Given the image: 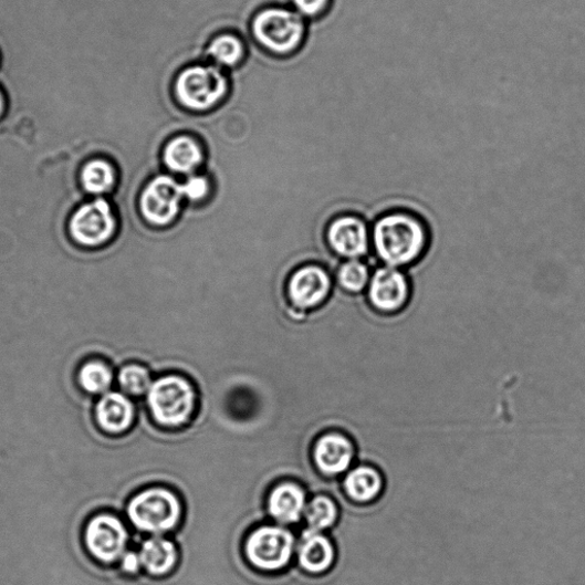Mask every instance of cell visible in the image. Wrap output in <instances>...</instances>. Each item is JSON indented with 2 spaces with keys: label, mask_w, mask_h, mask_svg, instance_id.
Here are the masks:
<instances>
[{
  "label": "cell",
  "mask_w": 585,
  "mask_h": 585,
  "mask_svg": "<svg viewBox=\"0 0 585 585\" xmlns=\"http://www.w3.org/2000/svg\"><path fill=\"white\" fill-rule=\"evenodd\" d=\"M294 544V536L290 531L278 526H264L249 537L247 555L255 568L276 572L290 563Z\"/></svg>",
  "instance_id": "obj_11"
},
{
  "label": "cell",
  "mask_w": 585,
  "mask_h": 585,
  "mask_svg": "<svg viewBox=\"0 0 585 585\" xmlns=\"http://www.w3.org/2000/svg\"><path fill=\"white\" fill-rule=\"evenodd\" d=\"M119 181L117 165L107 156L87 159L80 171V184L88 197H109Z\"/></svg>",
  "instance_id": "obj_15"
},
{
  "label": "cell",
  "mask_w": 585,
  "mask_h": 585,
  "mask_svg": "<svg viewBox=\"0 0 585 585\" xmlns=\"http://www.w3.org/2000/svg\"><path fill=\"white\" fill-rule=\"evenodd\" d=\"M269 512L283 524L296 523L305 511V494L294 484H283L274 489L268 502Z\"/></svg>",
  "instance_id": "obj_19"
},
{
  "label": "cell",
  "mask_w": 585,
  "mask_h": 585,
  "mask_svg": "<svg viewBox=\"0 0 585 585\" xmlns=\"http://www.w3.org/2000/svg\"><path fill=\"white\" fill-rule=\"evenodd\" d=\"M372 249L385 265L404 269L426 254L430 234L415 213L397 210L378 217L370 228Z\"/></svg>",
  "instance_id": "obj_1"
},
{
  "label": "cell",
  "mask_w": 585,
  "mask_h": 585,
  "mask_svg": "<svg viewBox=\"0 0 585 585\" xmlns=\"http://www.w3.org/2000/svg\"><path fill=\"white\" fill-rule=\"evenodd\" d=\"M185 203L182 182L167 171L152 177L137 197V210L144 221L154 228L174 224Z\"/></svg>",
  "instance_id": "obj_5"
},
{
  "label": "cell",
  "mask_w": 585,
  "mask_h": 585,
  "mask_svg": "<svg viewBox=\"0 0 585 585\" xmlns=\"http://www.w3.org/2000/svg\"><path fill=\"white\" fill-rule=\"evenodd\" d=\"M132 525L139 531L160 534L175 529L180 520L178 498L165 489H149L133 497L126 508Z\"/></svg>",
  "instance_id": "obj_6"
},
{
  "label": "cell",
  "mask_w": 585,
  "mask_h": 585,
  "mask_svg": "<svg viewBox=\"0 0 585 585\" xmlns=\"http://www.w3.org/2000/svg\"><path fill=\"white\" fill-rule=\"evenodd\" d=\"M370 278V267L364 260H344L335 272L337 285L353 295L364 294Z\"/></svg>",
  "instance_id": "obj_23"
},
{
  "label": "cell",
  "mask_w": 585,
  "mask_h": 585,
  "mask_svg": "<svg viewBox=\"0 0 585 585\" xmlns=\"http://www.w3.org/2000/svg\"><path fill=\"white\" fill-rule=\"evenodd\" d=\"M143 567L154 576H163L177 565L178 554L174 543L163 537H152L140 550Z\"/></svg>",
  "instance_id": "obj_22"
},
{
  "label": "cell",
  "mask_w": 585,
  "mask_h": 585,
  "mask_svg": "<svg viewBox=\"0 0 585 585\" xmlns=\"http://www.w3.org/2000/svg\"><path fill=\"white\" fill-rule=\"evenodd\" d=\"M114 366L106 359L94 357L85 361L77 372L80 388L91 397H101L111 391L114 384Z\"/></svg>",
  "instance_id": "obj_20"
},
{
  "label": "cell",
  "mask_w": 585,
  "mask_h": 585,
  "mask_svg": "<svg viewBox=\"0 0 585 585\" xmlns=\"http://www.w3.org/2000/svg\"><path fill=\"white\" fill-rule=\"evenodd\" d=\"M182 189L187 203L201 205L213 194V181L206 171L189 176L182 181Z\"/></svg>",
  "instance_id": "obj_26"
},
{
  "label": "cell",
  "mask_w": 585,
  "mask_h": 585,
  "mask_svg": "<svg viewBox=\"0 0 585 585\" xmlns=\"http://www.w3.org/2000/svg\"><path fill=\"white\" fill-rule=\"evenodd\" d=\"M305 518L309 530L320 532L331 527L337 519L335 503L326 497H317L305 508Z\"/></svg>",
  "instance_id": "obj_25"
},
{
  "label": "cell",
  "mask_w": 585,
  "mask_h": 585,
  "mask_svg": "<svg viewBox=\"0 0 585 585\" xmlns=\"http://www.w3.org/2000/svg\"><path fill=\"white\" fill-rule=\"evenodd\" d=\"M230 92L223 69L212 63H195L175 79L174 95L178 107L191 115H208L222 106Z\"/></svg>",
  "instance_id": "obj_2"
},
{
  "label": "cell",
  "mask_w": 585,
  "mask_h": 585,
  "mask_svg": "<svg viewBox=\"0 0 585 585\" xmlns=\"http://www.w3.org/2000/svg\"><path fill=\"white\" fill-rule=\"evenodd\" d=\"M252 36L260 48L272 55L295 53L304 42L306 25L294 10L269 7L255 13L251 21Z\"/></svg>",
  "instance_id": "obj_3"
},
{
  "label": "cell",
  "mask_w": 585,
  "mask_h": 585,
  "mask_svg": "<svg viewBox=\"0 0 585 585\" xmlns=\"http://www.w3.org/2000/svg\"><path fill=\"white\" fill-rule=\"evenodd\" d=\"M292 6L304 20L314 19L328 11L332 0H292Z\"/></svg>",
  "instance_id": "obj_27"
},
{
  "label": "cell",
  "mask_w": 585,
  "mask_h": 585,
  "mask_svg": "<svg viewBox=\"0 0 585 585\" xmlns=\"http://www.w3.org/2000/svg\"><path fill=\"white\" fill-rule=\"evenodd\" d=\"M118 385L122 390L129 396H142L149 391L153 383L147 367L128 363L118 369Z\"/></svg>",
  "instance_id": "obj_24"
},
{
  "label": "cell",
  "mask_w": 585,
  "mask_h": 585,
  "mask_svg": "<svg viewBox=\"0 0 585 585\" xmlns=\"http://www.w3.org/2000/svg\"><path fill=\"white\" fill-rule=\"evenodd\" d=\"M143 567L139 554L135 552H126L119 561V568L123 573L134 575L139 573Z\"/></svg>",
  "instance_id": "obj_28"
},
{
  "label": "cell",
  "mask_w": 585,
  "mask_h": 585,
  "mask_svg": "<svg viewBox=\"0 0 585 585\" xmlns=\"http://www.w3.org/2000/svg\"><path fill=\"white\" fill-rule=\"evenodd\" d=\"M336 270L316 263L297 267L286 284L290 303L301 310L321 306L332 293Z\"/></svg>",
  "instance_id": "obj_10"
},
{
  "label": "cell",
  "mask_w": 585,
  "mask_h": 585,
  "mask_svg": "<svg viewBox=\"0 0 585 585\" xmlns=\"http://www.w3.org/2000/svg\"><path fill=\"white\" fill-rule=\"evenodd\" d=\"M134 418V405L125 394L109 391L95 400L94 419L103 433L124 436L132 428Z\"/></svg>",
  "instance_id": "obj_14"
},
{
  "label": "cell",
  "mask_w": 585,
  "mask_h": 585,
  "mask_svg": "<svg viewBox=\"0 0 585 585\" xmlns=\"http://www.w3.org/2000/svg\"><path fill=\"white\" fill-rule=\"evenodd\" d=\"M119 229L115 205L108 197L81 203L67 222L69 236L84 250H100L113 242Z\"/></svg>",
  "instance_id": "obj_4"
},
{
  "label": "cell",
  "mask_w": 585,
  "mask_h": 585,
  "mask_svg": "<svg viewBox=\"0 0 585 585\" xmlns=\"http://www.w3.org/2000/svg\"><path fill=\"white\" fill-rule=\"evenodd\" d=\"M410 294V282L403 269L384 265L372 273L365 296L372 312L393 316L406 307Z\"/></svg>",
  "instance_id": "obj_9"
},
{
  "label": "cell",
  "mask_w": 585,
  "mask_h": 585,
  "mask_svg": "<svg viewBox=\"0 0 585 585\" xmlns=\"http://www.w3.org/2000/svg\"><path fill=\"white\" fill-rule=\"evenodd\" d=\"M129 534L117 514L101 511L84 526L83 542L90 557L102 566H112L127 552Z\"/></svg>",
  "instance_id": "obj_7"
},
{
  "label": "cell",
  "mask_w": 585,
  "mask_h": 585,
  "mask_svg": "<svg viewBox=\"0 0 585 585\" xmlns=\"http://www.w3.org/2000/svg\"><path fill=\"white\" fill-rule=\"evenodd\" d=\"M160 157L164 170L181 178L199 174L206 163L202 143L190 133H178L168 137Z\"/></svg>",
  "instance_id": "obj_13"
},
{
  "label": "cell",
  "mask_w": 585,
  "mask_h": 585,
  "mask_svg": "<svg viewBox=\"0 0 585 585\" xmlns=\"http://www.w3.org/2000/svg\"><path fill=\"white\" fill-rule=\"evenodd\" d=\"M9 100L6 91L0 86V122H3L8 115Z\"/></svg>",
  "instance_id": "obj_29"
},
{
  "label": "cell",
  "mask_w": 585,
  "mask_h": 585,
  "mask_svg": "<svg viewBox=\"0 0 585 585\" xmlns=\"http://www.w3.org/2000/svg\"><path fill=\"white\" fill-rule=\"evenodd\" d=\"M344 490L355 502H374L385 491L384 474L375 467L359 466L353 469L344 480Z\"/></svg>",
  "instance_id": "obj_18"
},
{
  "label": "cell",
  "mask_w": 585,
  "mask_h": 585,
  "mask_svg": "<svg viewBox=\"0 0 585 585\" xmlns=\"http://www.w3.org/2000/svg\"><path fill=\"white\" fill-rule=\"evenodd\" d=\"M210 63L223 69H232L243 63L247 58V45L238 34L222 32L217 34L205 49Z\"/></svg>",
  "instance_id": "obj_21"
},
{
  "label": "cell",
  "mask_w": 585,
  "mask_h": 585,
  "mask_svg": "<svg viewBox=\"0 0 585 585\" xmlns=\"http://www.w3.org/2000/svg\"><path fill=\"white\" fill-rule=\"evenodd\" d=\"M148 405L154 419L168 427L186 424L195 409V391L180 376H165L148 391Z\"/></svg>",
  "instance_id": "obj_8"
},
{
  "label": "cell",
  "mask_w": 585,
  "mask_h": 585,
  "mask_svg": "<svg viewBox=\"0 0 585 585\" xmlns=\"http://www.w3.org/2000/svg\"><path fill=\"white\" fill-rule=\"evenodd\" d=\"M326 240L332 252L344 260H363L372 248L370 227L363 216L343 213L327 226Z\"/></svg>",
  "instance_id": "obj_12"
},
{
  "label": "cell",
  "mask_w": 585,
  "mask_h": 585,
  "mask_svg": "<svg viewBox=\"0 0 585 585\" xmlns=\"http://www.w3.org/2000/svg\"><path fill=\"white\" fill-rule=\"evenodd\" d=\"M314 457L324 473L339 474L351 468L355 458V446L344 435L328 433L316 443Z\"/></svg>",
  "instance_id": "obj_16"
},
{
  "label": "cell",
  "mask_w": 585,
  "mask_h": 585,
  "mask_svg": "<svg viewBox=\"0 0 585 585\" xmlns=\"http://www.w3.org/2000/svg\"><path fill=\"white\" fill-rule=\"evenodd\" d=\"M334 562V549L331 541L314 531H305L299 546V563L309 573L320 574L328 571Z\"/></svg>",
  "instance_id": "obj_17"
}]
</instances>
